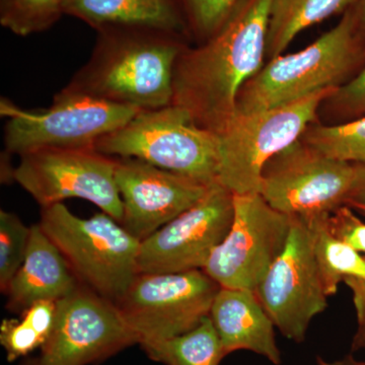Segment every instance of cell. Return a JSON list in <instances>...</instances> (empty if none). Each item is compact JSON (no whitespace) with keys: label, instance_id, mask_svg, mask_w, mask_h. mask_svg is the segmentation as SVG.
<instances>
[{"label":"cell","instance_id":"6da1fadb","mask_svg":"<svg viewBox=\"0 0 365 365\" xmlns=\"http://www.w3.org/2000/svg\"><path fill=\"white\" fill-rule=\"evenodd\" d=\"M273 0H242L213 37L177 60L173 104L220 135L235 113L242 86L263 67Z\"/></svg>","mask_w":365,"mask_h":365},{"label":"cell","instance_id":"7a4b0ae2","mask_svg":"<svg viewBox=\"0 0 365 365\" xmlns=\"http://www.w3.org/2000/svg\"><path fill=\"white\" fill-rule=\"evenodd\" d=\"M88 62L66 90L140 110L173 104L177 60L187 47L180 36L150 29L98 31Z\"/></svg>","mask_w":365,"mask_h":365},{"label":"cell","instance_id":"3957f363","mask_svg":"<svg viewBox=\"0 0 365 365\" xmlns=\"http://www.w3.org/2000/svg\"><path fill=\"white\" fill-rule=\"evenodd\" d=\"M361 64H365V41L357 32L350 9L337 26L313 44L275 57L262 67L242 86L235 113L263 111L326 88H339Z\"/></svg>","mask_w":365,"mask_h":365},{"label":"cell","instance_id":"277c9868","mask_svg":"<svg viewBox=\"0 0 365 365\" xmlns=\"http://www.w3.org/2000/svg\"><path fill=\"white\" fill-rule=\"evenodd\" d=\"M40 227L79 284L116 302L137 272L140 240L105 212L78 217L63 203L42 208Z\"/></svg>","mask_w":365,"mask_h":365},{"label":"cell","instance_id":"5b68a950","mask_svg":"<svg viewBox=\"0 0 365 365\" xmlns=\"http://www.w3.org/2000/svg\"><path fill=\"white\" fill-rule=\"evenodd\" d=\"M109 157L143 160L202 182H218L220 136L201 128L176 105L143 110L95 146Z\"/></svg>","mask_w":365,"mask_h":365},{"label":"cell","instance_id":"8992f818","mask_svg":"<svg viewBox=\"0 0 365 365\" xmlns=\"http://www.w3.org/2000/svg\"><path fill=\"white\" fill-rule=\"evenodd\" d=\"M143 110L66 90L49 108L28 111L1 98L6 153L19 157L48 148H95L102 137L121 128Z\"/></svg>","mask_w":365,"mask_h":365},{"label":"cell","instance_id":"52a82bcc","mask_svg":"<svg viewBox=\"0 0 365 365\" xmlns=\"http://www.w3.org/2000/svg\"><path fill=\"white\" fill-rule=\"evenodd\" d=\"M337 88L263 111L235 113L218 135V182L234 195L259 193L266 163L299 140L313 123L319 106Z\"/></svg>","mask_w":365,"mask_h":365},{"label":"cell","instance_id":"ba28073f","mask_svg":"<svg viewBox=\"0 0 365 365\" xmlns=\"http://www.w3.org/2000/svg\"><path fill=\"white\" fill-rule=\"evenodd\" d=\"M357 165L322 155L299 139L271 158L259 194L275 210L309 220L347 204Z\"/></svg>","mask_w":365,"mask_h":365},{"label":"cell","instance_id":"9c48e42d","mask_svg":"<svg viewBox=\"0 0 365 365\" xmlns=\"http://www.w3.org/2000/svg\"><path fill=\"white\" fill-rule=\"evenodd\" d=\"M220 288L204 270L139 273L115 304L143 344L193 330L210 314Z\"/></svg>","mask_w":365,"mask_h":365},{"label":"cell","instance_id":"30bf717a","mask_svg":"<svg viewBox=\"0 0 365 365\" xmlns=\"http://www.w3.org/2000/svg\"><path fill=\"white\" fill-rule=\"evenodd\" d=\"M13 179L41 207L79 198L121 223L123 204L117 187L116 158L96 148H48L21 155Z\"/></svg>","mask_w":365,"mask_h":365},{"label":"cell","instance_id":"8fae6325","mask_svg":"<svg viewBox=\"0 0 365 365\" xmlns=\"http://www.w3.org/2000/svg\"><path fill=\"white\" fill-rule=\"evenodd\" d=\"M234 222L203 270L223 288L255 292L287 245L292 217L259 193L235 195Z\"/></svg>","mask_w":365,"mask_h":365},{"label":"cell","instance_id":"7c38bea8","mask_svg":"<svg viewBox=\"0 0 365 365\" xmlns=\"http://www.w3.org/2000/svg\"><path fill=\"white\" fill-rule=\"evenodd\" d=\"M255 294L284 337L295 343L306 340L309 324L325 311L329 297L306 220L292 217L287 245Z\"/></svg>","mask_w":365,"mask_h":365},{"label":"cell","instance_id":"4fadbf2b","mask_svg":"<svg viewBox=\"0 0 365 365\" xmlns=\"http://www.w3.org/2000/svg\"><path fill=\"white\" fill-rule=\"evenodd\" d=\"M139 344V337L115 302L83 285L57 302L51 335L39 365L97 364Z\"/></svg>","mask_w":365,"mask_h":365},{"label":"cell","instance_id":"5bb4252c","mask_svg":"<svg viewBox=\"0 0 365 365\" xmlns=\"http://www.w3.org/2000/svg\"><path fill=\"white\" fill-rule=\"evenodd\" d=\"M234 194L220 182L188 210L141 241L137 272L203 270L234 222Z\"/></svg>","mask_w":365,"mask_h":365},{"label":"cell","instance_id":"9a60e30c","mask_svg":"<svg viewBox=\"0 0 365 365\" xmlns=\"http://www.w3.org/2000/svg\"><path fill=\"white\" fill-rule=\"evenodd\" d=\"M122 227L143 241L198 202L207 185L132 158H116Z\"/></svg>","mask_w":365,"mask_h":365},{"label":"cell","instance_id":"2e32d148","mask_svg":"<svg viewBox=\"0 0 365 365\" xmlns=\"http://www.w3.org/2000/svg\"><path fill=\"white\" fill-rule=\"evenodd\" d=\"M225 355L248 350L279 365L275 325L255 292L220 288L209 314Z\"/></svg>","mask_w":365,"mask_h":365},{"label":"cell","instance_id":"e0dca14e","mask_svg":"<svg viewBox=\"0 0 365 365\" xmlns=\"http://www.w3.org/2000/svg\"><path fill=\"white\" fill-rule=\"evenodd\" d=\"M78 287V279L58 248L39 223L32 225L25 261L6 294L7 309L21 314L41 300L58 302Z\"/></svg>","mask_w":365,"mask_h":365},{"label":"cell","instance_id":"ac0fdd59","mask_svg":"<svg viewBox=\"0 0 365 365\" xmlns=\"http://www.w3.org/2000/svg\"><path fill=\"white\" fill-rule=\"evenodd\" d=\"M66 16L105 29H150L191 38L180 0H66Z\"/></svg>","mask_w":365,"mask_h":365},{"label":"cell","instance_id":"d6986e66","mask_svg":"<svg viewBox=\"0 0 365 365\" xmlns=\"http://www.w3.org/2000/svg\"><path fill=\"white\" fill-rule=\"evenodd\" d=\"M359 0H273L266 56H280L302 31L335 14H344Z\"/></svg>","mask_w":365,"mask_h":365},{"label":"cell","instance_id":"ffe728a7","mask_svg":"<svg viewBox=\"0 0 365 365\" xmlns=\"http://www.w3.org/2000/svg\"><path fill=\"white\" fill-rule=\"evenodd\" d=\"M140 346L151 360L165 365H220L227 356L209 316L189 332Z\"/></svg>","mask_w":365,"mask_h":365},{"label":"cell","instance_id":"44dd1931","mask_svg":"<svg viewBox=\"0 0 365 365\" xmlns=\"http://www.w3.org/2000/svg\"><path fill=\"white\" fill-rule=\"evenodd\" d=\"M329 215L304 220L311 227L314 257L326 294L332 297L345 278L365 281V256L334 237L327 227Z\"/></svg>","mask_w":365,"mask_h":365},{"label":"cell","instance_id":"7402d4cb","mask_svg":"<svg viewBox=\"0 0 365 365\" xmlns=\"http://www.w3.org/2000/svg\"><path fill=\"white\" fill-rule=\"evenodd\" d=\"M300 139L326 157L365 165V116L334 126L311 124Z\"/></svg>","mask_w":365,"mask_h":365},{"label":"cell","instance_id":"603a6c76","mask_svg":"<svg viewBox=\"0 0 365 365\" xmlns=\"http://www.w3.org/2000/svg\"><path fill=\"white\" fill-rule=\"evenodd\" d=\"M66 0H0V25L20 37L49 30L64 14Z\"/></svg>","mask_w":365,"mask_h":365},{"label":"cell","instance_id":"cb8c5ba5","mask_svg":"<svg viewBox=\"0 0 365 365\" xmlns=\"http://www.w3.org/2000/svg\"><path fill=\"white\" fill-rule=\"evenodd\" d=\"M31 227L18 215L0 211V290L6 294L20 270L30 244Z\"/></svg>","mask_w":365,"mask_h":365},{"label":"cell","instance_id":"d4e9b609","mask_svg":"<svg viewBox=\"0 0 365 365\" xmlns=\"http://www.w3.org/2000/svg\"><path fill=\"white\" fill-rule=\"evenodd\" d=\"M242 0H180L191 38L199 44L215 35Z\"/></svg>","mask_w":365,"mask_h":365},{"label":"cell","instance_id":"484cf974","mask_svg":"<svg viewBox=\"0 0 365 365\" xmlns=\"http://www.w3.org/2000/svg\"><path fill=\"white\" fill-rule=\"evenodd\" d=\"M0 343L6 352L9 362L16 361L21 357L42 348L45 341L26 319H6L0 326Z\"/></svg>","mask_w":365,"mask_h":365},{"label":"cell","instance_id":"4316f807","mask_svg":"<svg viewBox=\"0 0 365 365\" xmlns=\"http://www.w3.org/2000/svg\"><path fill=\"white\" fill-rule=\"evenodd\" d=\"M327 227L334 237L365 255V222L359 220L352 208L344 205L327 217Z\"/></svg>","mask_w":365,"mask_h":365},{"label":"cell","instance_id":"83f0119b","mask_svg":"<svg viewBox=\"0 0 365 365\" xmlns=\"http://www.w3.org/2000/svg\"><path fill=\"white\" fill-rule=\"evenodd\" d=\"M328 100L332 101L334 109L342 116L353 120L365 116V64L359 73L339 86Z\"/></svg>","mask_w":365,"mask_h":365},{"label":"cell","instance_id":"f1b7e54d","mask_svg":"<svg viewBox=\"0 0 365 365\" xmlns=\"http://www.w3.org/2000/svg\"><path fill=\"white\" fill-rule=\"evenodd\" d=\"M356 165V180L346 205L356 209L365 215V165Z\"/></svg>","mask_w":365,"mask_h":365},{"label":"cell","instance_id":"f546056e","mask_svg":"<svg viewBox=\"0 0 365 365\" xmlns=\"http://www.w3.org/2000/svg\"><path fill=\"white\" fill-rule=\"evenodd\" d=\"M343 282H345L346 285L351 289L357 321L359 324L362 323L365 321V281L347 277Z\"/></svg>","mask_w":365,"mask_h":365},{"label":"cell","instance_id":"4dcf8cb0","mask_svg":"<svg viewBox=\"0 0 365 365\" xmlns=\"http://www.w3.org/2000/svg\"><path fill=\"white\" fill-rule=\"evenodd\" d=\"M357 32L365 41V0H359L351 9Z\"/></svg>","mask_w":365,"mask_h":365},{"label":"cell","instance_id":"1f68e13d","mask_svg":"<svg viewBox=\"0 0 365 365\" xmlns=\"http://www.w3.org/2000/svg\"><path fill=\"white\" fill-rule=\"evenodd\" d=\"M352 349L354 351L357 350H365V321L359 324V329L353 338Z\"/></svg>","mask_w":365,"mask_h":365},{"label":"cell","instance_id":"d6a6232c","mask_svg":"<svg viewBox=\"0 0 365 365\" xmlns=\"http://www.w3.org/2000/svg\"><path fill=\"white\" fill-rule=\"evenodd\" d=\"M317 362H318V365H365V361H359V360L355 359L351 354L347 355L344 359L333 362L326 361L322 357H318Z\"/></svg>","mask_w":365,"mask_h":365},{"label":"cell","instance_id":"836d02e7","mask_svg":"<svg viewBox=\"0 0 365 365\" xmlns=\"http://www.w3.org/2000/svg\"><path fill=\"white\" fill-rule=\"evenodd\" d=\"M23 365H39L38 359H29L24 362Z\"/></svg>","mask_w":365,"mask_h":365}]
</instances>
